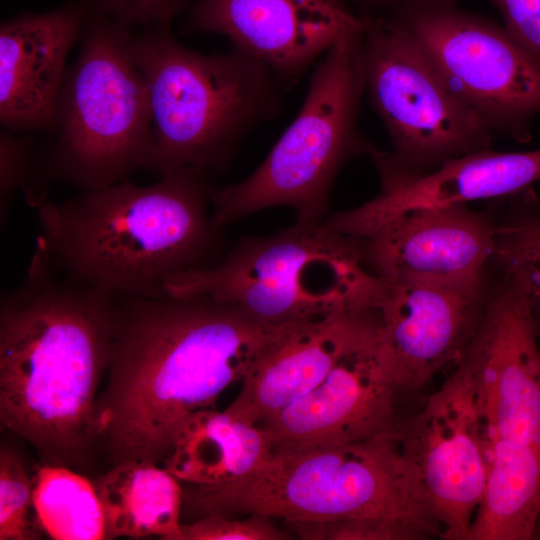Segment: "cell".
Returning <instances> with one entry per match:
<instances>
[{"label":"cell","mask_w":540,"mask_h":540,"mask_svg":"<svg viewBox=\"0 0 540 540\" xmlns=\"http://www.w3.org/2000/svg\"><path fill=\"white\" fill-rule=\"evenodd\" d=\"M284 523L289 532L305 540H423L429 538L411 525L378 517Z\"/></svg>","instance_id":"484cf974"},{"label":"cell","mask_w":540,"mask_h":540,"mask_svg":"<svg viewBox=\"0 0 540 540\" xmlns=\"http://www.w3.org/2000/svg\"><path fill=\"white\" fill-rule=\"evenodd\" d=\"M378 324L375 308L338 312L301 324L249 371L226 409L258 426L317 387Z\"/></svg>","instance_id":"d6986e66"},{"label":"cell","mask_w":540,"mask_h":540,"mask_svg":"<svg viewBox=\"0 0 540 540\" xmlns=\"http://www.w3.org/2000/svg\"><path fill=\"white\" fill-rule=\"evenodd\" d=\"M511 200V214L496 224L493 261L540 308V204L532 188Z\"/></svg>","instance_id":"cb8c5ba5"},{"label":"cell","mask_w":540,"mask_h":540,"mask_svg":"<svg viewBox=\"0 0 540 540\" xmlns=\"http://www.w3.org/2000/svg\"><path fill=\"white\" fill-rule=\"evenodd\" d=\"M495 233L487 214L451 204L400 212L359 239L365 263L383 280L471 284L486 280Z\"/></svg>","instance_id":"2e32d148"},{"label":"cell","mask_w":540,"mask_h":540,"mask_svg":"<svg viewBox=\"0 0 540 540\" xmlns=\"http://www.w3.org/2000/svg\"><path fill=\"white\" fill-rule=\"evenodd\" d=\"M392 18L446 88L497 136L530 141L540 114V56L449 0H410Z\"/></svg>","instance_id":"30bf717a"},{"label":"cell","mask_w":540,"mask_h":540,"mask_svg":"<svg viewBox=\"0 0 540 540\" xmlns=\"http://www.w3.org/2000/svg\"><path fill=\"white\" fill-rule=\"evenodd\" d=\"M92 482L105 517L106 539L154 535L178 540L183 486L167 469L125 460Z\"/></svg>","instance_id":"44dd1931"},{"label":"cell","mask_w":540,"mask_h":540,"mask_svg":"<svg viewBox=\"0 0 540 540\" xmlns=\"http://www.w3.org/2000/svg\"><path fill=\"white\" fill-rule=\"evenodd\" d=\"M505 29L525 48L540 56V0H492Z\"/></svg>","instance_id":"f546056e"},{"label":"cell","mask_w":540,"mask_h":540,"mask_svg":"<svg viewBox=\"0 0 540 540\" xmlns=\"http://www.w3.org/2000/svg\"><path fill=\"white\" fill-rule=\"evenodd\" d=\"M33 506L42 531L56 540L106 539L93 482L71 468L46 464L33 478Z\"/></svg>","instance_id":"603a6c76"},{"label":"cell","mask_w":540,"mask_h":540,"mask_svg":"<svg viewBox=\"0 0 540 540\" xmlns=\"http://www.w3.org/2000/svg\"><path fill=\"white\" fill-rule=\"evenodd\" d=\"M115 22L132 29L171 21L196 0H81Z\"/></svg>","instance_id":"83f0119b"},{"label":"cell","mask_w":540,"mask_h":540,"mask_svg":"<svg viewBox=\"0 0 540 540\" xmlns=\"http://www.w3.org/2000/svg\"><path fill=\"white\" fill-rule=\"evenodd\" d=\"M536 318L538 321V327H539V337H540V308H534Z\"/></svg>","instance_id":"1f68e13d"},{"label":"cell","mask_w":540,"mask_h":540,"mask_svg":"<svg viewBox=\"0 0 540 540\" xmlns=\"http://www.w3.org/2000/svg\"><path fill=\"white\" fill-rule=\"evenodd\" d=\"M90 7L81 0L21 13L0 26V123L15 133L53 132L66 59Z\"/></svg>","instance_id":"ac0fdd59"},{"label":"cell","mask_w":540,"mask_h":540,"mask_svg":"<svg viewBox=\"0 0 540 540\" xmlns=\"http://www.w3.org/2000/svg\"><path fill=\"white\" fill-rule=\"evenodd\" d=\"M540 514V448L488 434V471L468 540H531Z\"/></svg>","instance_id":"7402d4cb"},{"label":"cell","mask_w":540,"mask_h":540,"mask_svg":"<svg viewBox=\"0 0 540 540\" xmlns=\"http://www.w3.org/2000/svg\"><path fill=\"white\" fill-rule=\"evenodd\" d=\"M490 288L436 281L380 278L374 308L378 335L395 383L425 398L428 383L461 360L475 332Z\"/></svg>","instance_id":"5bb4252c"},{"label":"cell","mask_w":540,"mask_h":540,"mask_svg":"<svg viewBox=\"0 0 540 540\" xmlns=\"http://www.w3.org/2000/svg\"><path fill=\"white\" fill-rule=\"evenodd\" d=\"M442 539L468 540L488 471V429L472 377L459 362L428 395L400 439Z\"/></svg>","instance_id":"7c38bea8"},{"label":"cell","mask_w":540,"mask_h":540,"mask_svg":"<svg viewBox=\"0 0 540 540\" xmlns=\"http://www.w3.org/2000/svg\"><path fill=\"white\" fill-rule=\"evenodd\" d=\"M301 324H268L204 294L117 295L106 382L95 407L98 446L113 465L164 462L183 421L214 408L227 387Z\"/></svg>","instance_id":"6da1fadb"},{"label":"cell","mask_w":540,"mask_h":540,"mask_svg":"<svg viewBox=\"0 0 540 540\" xmlns=\"http://www.w3.org/2000/svg\"><path fill=\"white\" fill-rule=\"evenodd\" d=\"M289 536L290 532L280 530L266 515L237 518L213 514L182 523L178 540H285Z\"/></svg>","instance_id":"4316f807"},{"label":"cell","mask_w":540,"mask_h":540,"mask_svg":"<svg viewBox=\"0 0 540 540\" xmlns=\"http://www.w3.org/2000/svg\"><path fill=\"white\" fill-rule=\"evenodd\" d=\"M131 29L90 8L76 61L58 98L55 140L22 189L33 208L52 183L96 190L148 167L152 113L145 80L132 52Z\"/></svg>","instance_id":"8992f818"},{"label":"cell","mask_w":540,"mask_h":540,"mask_svg":"<svg viewBox=\"0 0 540 540\" xmlns=\"http://www.w3.org/2000/svg\"><path fill=\"white\" fill-rule=\"evenodd\" d=\"M183 507L200 517L260 514L284 522L353 517L397 520L430 537L443 536L400 439L298 453L272 454L247 476L221 485L183 486Z\"/></svg>","instance_id":"5b68a950"},{"label":"cell","mask_w":540,"mask_h":540,"mask_svg":"<svg viewBox=\"0 0 540 540\" xmlns=\"http://www.w3.org/2000/svg\"><path fill=\"white\" fill-rule=\"evenodd\" d=\"M376 169L380 193L357 208L328 216L324 221L326 230L360 238L406 210L511 198L540 181V149H486L448 160L421 174L384 166Z\"/></svg>","instance_id":"e0dca14e"},{"label":"cell","mask_w":540,"mask_h":540,"mask_svg":"<svg viewBox=\"0 0 540 540\" xmlns=\"http://www.w3.org/2000/svg\"><path fill=\"white\" fill-rule=\"evenodd\" d=\"M378 327L325 379L258 427L271 454L298 453L380 437L401 439L425 398L394 381Z\"/></svg>","instance_id":"8fae6325"},{"label":"cell","mask_w":540,"mask_h":540,"mask_svg":"<svg viewBox=\"0 0 540 540\" xmlns=\"http://www.w3.org/2000/svg\"><path fill=\"white\" fill-rule=\"evenodd\" d=\"M362 33L340 39L321 57L299 113L259 167L238 183L214 189L212 218L218 227L275 206L292 208L300 226L327 217L338 172L369 147L357 129L365 92Z\"/></svg>","instance_id":"ba28073f"},{"label":"cell","mask_w":540,"mask_h":540,"mask_svg":"<svg viewBox=\"0 0 540 540\" xmlns=\"http://www.w3.org/2000/svg\"><path fill=\"white\" fill-rule=\"evenodd\" d=\"M539 342L531 301L514 281L503 276L490 289L460 360L472 377L488 434L538 448Z\"/></svg>","instance_id":"4fadbf2b"},{"label":"cell","mask_w":540,"mask_h":540,"mask_svg":"<svg viewBox=\"0 0 540 540\" xmlns=\"http://www.w3.org/2000/svg\"><path fill=\"white\" fill-rule=\"evenodd\" d=\"M215 188L193 171L148 186L124 180L36 207L37 241L66 278L116 295L167 296L173 275L218 263L223 229L209 206Z\"/></svg>","instance_id":"3957f363"},{"label":"cell","mask_w":540,"mask_h":540,"mask_svg":"<svg viewBox=\"0 0 540 540\" xmlns=\"http://www.w3.org/2000/svg\"><path fill=\"white\" fill-rule=\"evenodd\" d=\"M132 52L152 113L154 146L147 168L161 176L221 172L245 135L282 107L284 82L234 47L199 53L178 42L166 23L134 34Z\"/></svg>","instance_id":"277c9868"},{"label":"cell","mask_w":540,"mask_h":540,"mask_svg":"<svg viewBox=\"0 0 540 540\" xmlns=\"http://www.w3.org/2000/svg\"><path fill=\"white\" fill-rule=\"evenodd\" d=\"M360 63L365 91L392 146L387 152L369 144L375 166L421 174L490 149L497 134L446 88L392 17L368 18Z\"/></svg>","instance_id":"9c48e42d"},{"label":"cell","mask_w":540,"mask_h":540,"mask_svg":"<svg viewBox=\"0 0 540 540\" xmlns=\"http://www.w3.org/2000/svg\"><path fill=\"white\" fill-rule=\"evenodd\" d=\"M380 278L359 238L292 225L269 237L240 239L214 266L171 276V297L204 294L273 325L374 308Z\"/></svg>","instance_id":"52a82bcc"},{"label":"cell","mask_w":540,"mask_h":540,"mask_svg":"<svg viewBox=\"0 0 540 540\" xmlns=\"http://www.w3.org/2000/svg\"><path fill=\"white\" fill-rule=\"evenodd\" d=\"M336 0H196L183 33L210 32L292 82L340 39L364 31Z\"/></svg>","instance_id":"9a60e30c"},{"label":"cell","mask_w":540,"mask_h":540,"mask_svg":"<svg viewBox=\"0 0 540 540\" xmlns=\"http://www.w3.org/2000/svg\"><path fill=\"white\" fill-rule=\"evenodd\" d=\"M117 295L59 273L37 245L0 304V420L48 464L82 466L98 447L95 407Z\"/></svg>","instance_id":"7a4b0ae2"},{"label":"cell","mask_w":540,"mask_h":540,"mask_svg":"<svg viewBox=\"0 0 540 540\" xmlns=\"http://www.w3.org/2000/svg\"><path fill=\"white\" fill-rule=\"evenodd\" d=\"M33 506V480L10 449L0 451V540L39 539Z\"/></svg>","instance_id":"d4e9b609"},{"label":"cell","mask_w":540,"mask_h":540,"mask_svg":"<svg viewBox=\"0 0 540 540\" xmlns=\"http://www.w3.org/2000/svg\"><path fill=\"white\" fill-rule=\"evenodd\" d=\"M30 141L8 129L0 133V222L3 229L15 192L27 184L33 169Z\"/></svg>","instance_id":"f1b7e54d"},{"label":"cell","mask_w":540,"mask_h":540,"mask_svg":"<svg viewBox=\"0 0 540 540\" xmlns=\"http://www.w3.org/2000/svg\"><path fill=\"white\" fill-rule=\"evenodd\" d=\"M271 455L257 425L209 408L183 421L163 463L181 483L215 486L247 476Z\"/></svg>","instance_id":"ffe728a7"},{"label":"cell","mask_w":540,"mask_h":540,"mask_svg":"<svg viewBox=\"0 0 540 540\" xmlns=\"http://www.w3.org/2000/svg\"><path fill=\"white\" fill-rule=\"evenodd\" d=\"M531 539L540 540V514H539V516L537 518V521H536V524H535Z\"/></svg>","instance_id":"4dcf8cb0"}]
</instances>
